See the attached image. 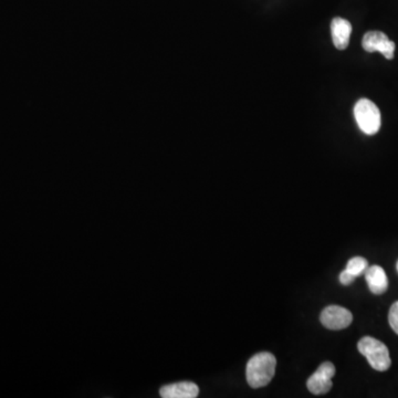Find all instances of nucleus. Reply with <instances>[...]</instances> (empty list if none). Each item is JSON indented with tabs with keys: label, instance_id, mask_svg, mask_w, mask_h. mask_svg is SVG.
I'll return each mask as SVG.
<instances>
[{
	"label": "nucleus",
	"instance_id": "obj_1",
	"mask_svg": "<svg viewBox=\"0 0 398 398\" xmlns=\"http://www.w3.org/2000/svg\"><path fill=\"white\" fill-rule=\"evenodd\" d=\"M277 359L274 354L261 352L256 354L246 367L248 384L253 388L268 385L276 374Z\"/></svg>",
	"mask_w": 398,
	"mask_h": 398
},
{
	"label": "nucleus",
	"instance_id": "obj_2",
	"mask_svg": "<svg viewBox=\"0 0 398 398\" xmlns=\"http://www.w3.org/2000/svg\"><path fill=\"white\" fill-rule=\"evenodd\" d=\"M359 353L366 357L367 362L374 370L384 372L392 364L387 346L372 336H364L357 344Z\"/></svg>",
	"mask_w": 398,
	"mask_h": 398
},
{
	"label": "nucleus",
	"instance_id": "obj_3",
	"mask_svg": "<svg viewBox=\"0 0 398 398\" xmlns=\"http://www.w3.org/2000/svg\"><path fill=\"white\" fill-rule=\"evenodd\" d=\"M354 117L359 128L367 135H374L380 131L382 117L380 110L371 100H359L354 107Z\"/></svg>",
	"mask_w": 398,
	"mask_h": 398
},
{
	"label": "nucleus",
	"instance_id": "obj_4",
	"mask_svg": "<svg viewBox=\"0 0 398 398\" xmlns=\"http://www.w3.org/2000/svg\"><path fill=\"white\" fill-rule=\"evenodd\" d=\"M336 366L333 363L324 362L318 367L307 382V390L314 395H321L330 392L333 383L332 378L336 375Z\"/></svg>",
	"mask_w": 398,
	"mask_h": 398
},
{
	"label": "nucleus",
	"instance_id": "obj_5",
	"mask_svg": "<svg viewBox=\"0 0 398 398\" xmlns=\"http://www.w3.org/2000/svg\"><path fill=\"white\" fill-rule=\"evenodd\" d=\"M321 323L329 330L338 331L347 328L353 321L351 311L340 305H330L323 310Z\"/></svg>",
	"mask_w": 398,
	"mask_h": 398
},
{
	"label": "nucleus",
	"instance_id": "obj_6",
	"mask_svg": "<svg viewBox=\"0 0 398 398\" xmlns=\"http://www.w3.org/2000/svg\"><path fill=\"white\" fill-rule=\"evenodd\" d=\"M362 46L367 53H380L387 60H392L394 58L395 42L390 41L384 32H367L363 37Z\"/></svg>",
	"mask_w": 398,
	"mask_h": 398
},
{
	"label": "nucleus",
	"instance_id": "obj_7",
	"mask_svg": "<svg viewBox=\"0 0 398 398\" xmlns=\"http://www.w3.org/2000/svg\"><path fill=\"white\" fill-rule=\"evenodd\" d=\"M331 34L336 49L345 50L349 47L350 37L352 34V25L346 19L336 17L331 22Z\"/></svg>",
	"mask_w": 398,
	"mask_h": 398
},
{
	"label": "nucleus",
	"instance_id": "obj_8",
	"mask_svg": "<svg viewBox=\"0 0 398 398\" xmlns=\"http://www.w3.org/2000/svg\"><path fill=\"white\" fill-rule=\"evenodd\" d=\"M163 398H195L199 394V388L195 383L180 382L163 386L159 390Z\"/></svg>",
	"mask_w": 398,
	"mask_h": 398
},
{
	"label": "nucleus",
	"instance_id": "obj_9",
	"mask_svg": "<svg viewBox=\"0 0 398 398\" xmlns=\"http://www.w3.org/2000/svg\"><path fill=\"white\" fill-rule=\"evenodd\" d=\"M365 280L372 293L380 296L385 293L388 288V279L386 272L380 265H372L365 271Z\"/></svg>",
	"mask_w": 398,
	"mask_h": 398
},
{
	"label": "nucleus",
	"instance_id": "obj_10",
	"mask_svg": "<svg viewBox=\"0 0 398 398\" xmlns=\"http://www.w3.org/2000/svg\"><path fill=\"white\" fill-rule=\"evenodd\" d=\"M369 268V263L366 259L363 257H354L350 259L347 265H346L345 271L347 274H351L353 278L357 279L365 274V271Z\"/></svg>",
	"mask_w": 398,
	"mask_h": 398
},
{
	"label": "nucleus",
	"instance_id": "obj_11",
	"mask_svg": "<svg viewBox=\"0 0 398 398\" xmlns=\"http://www.w3.org/2000/svg\"><path fill=\"white\" fill-rule=\"evenodd\" d=\"M388 322H390V328L393 329L396 334H398V301L390 307Z\"/></svg>",
	"mask_w": 398,
	"mask_h": 398
},
{
	"label": "nucleus",
	"instance_id": "obj_12",
	"mask_svg": "<svg viewBox=\"0 0 398 398\" xmlns=\"http://www.w3.org/2000/svg\"><path fill=\"white\" fill-rule=\"evenodd\" d=\"M354 280H355V278L347 274L345 270L342 271L341 274H340V282L343 286H350V284H353Z\"/></svg>",
	"mask_w": 398,
	"mask_h": 398
},
{
	"label": "nucleus",
	"instance_id": "obj_13",
	"mask_svg": "<svg viewBox=\"0 0 398 398\" xmlns=\"http://www.w3.org/2000/svg\"><path fill=\"white\" fill-rule=\"evenodd\" d=\"M396 269H397V272H398V261H397V265H396Z\"/></svg>",
	"mask_w": 398,
	"mask_h": 398
}]
</instances>
